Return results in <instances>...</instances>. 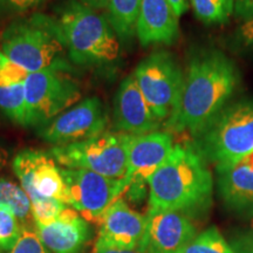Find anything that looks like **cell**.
I'll list each match as a JSON object with an SVG mask.
<instances>
[{"label": "cell", "instance_id": "obj_1", "mask_svg": "<svg viewBox=\"0 0 253 253\" xmlns=\"http://www.w3.org/2000/svg\"><path fill=\"white\" fill-rule=\"evenodd\" d=\"M236 63L218 49H203L189 61L181 97L166 126L175 132L201 134L226 107L240 84Z\"/></svg>", "mask_w": 253, "mask_h": 253}, {"label": "cell", "instance_id": "obj_2", "mask_svg": "<svg viewBox=\"0 0 253 253\" xmlns=\"http://www.w3.org/2000/svg\"><path fill=\"white\" fill-rule=\"evenodd\" d=\"M149 210L183 214L204 212L212 199L213 179L195 147L175 145L167 161L148 179Z\"/></svg>", "mask_w": 253, "mask_h": 253}, {"label": "cell", "instance_id": "obj_3", "mask_svg": "<svg viewBox=\"0 0 253 253\" xmlns=\"http://www.w3.org/2000/svg\"><path fill=\"white\" fill-rule=\"evenodd\" d=\"M0 50L30 73L73 71L59 20L47 14L34 13L12 21L2 33Z\"/></svg>", "mask_w": 253, "mask_h": 253}, {"label": "cell", "instance_id": "obj_4", "mask_svg": "<svg viewBox=\"0 0 253 253\" xmlns=\"http://www.w3.org/2000/svg\"><path fill=\"white\" fill-rule=\"evenodd\" d=\"M56 12L72 65L110 68L119 61L121 46L108 18L79 0H66Z\"/></svg>", "mask_w": 253, "mask_h": 253}, {"label": "cell", "instance_id": "obj_5", "mask_svg": "<svg viewBox=\"0 0 253 253\" xmlns=\"http://www.w3.org/2000/svg\"><path fill=\"white\" fill-rule=\"evenodd\" d=\"M195 149L204 160L227 169L253 153V101L226 106L216 119L196 136Z\"/></svg>", "mask_w": 253, "mask_h": 253}, {"label": "cell", "instance_id": "obj_6", "mask_svg": "<svg viewBox=\"0 0 253 253\" xmlns=\"http://www.w3.org/2000/svg\"><path fill=\"white\" fill-rule=\"evenodd\" d=\"M131 135L109 132L75 143L56 145L50 155L66 169H84L110 178H123L128 168V149Z\"/></svg>", "mask_w": 253, "mask_h": 253}, {"label": "cell", "instance_id": "obj_7", "mask_svg": "<svg viewBox=\"0 0 253 253\" xmlns=\"http://www.w3.org/2000/svg\"><path fill=\"white\" fill-rule=\"evenodd\" d=\"M134 78L151 112L161 122L168 120L181 97L184 74L175 56L156 50L138 63Z\"/></svg>", "mask_w": 253, "mask_h": 253}, {"label": "cell", "instance_id": "obj_8", "mask_svg": "<svg viewBox=\"0 0 253 253\" xmlns=\"http://www.w3.org/2000/svg\"><path fill=\"white\" fill-rule=\"evenodd\" d=\"M27 126H42L71 108L81 97V88L69 72L46 69L28 75Z\"/></svg>", "mask_w": 253, "mask_h": 253}, {"label": "cell", "instance_id": "obj_9", "mask_svg": "<svg viewBox=\"0 0 253 253\" xmlns=\"http://www.w3.org/2000/svg\"><path fill=\"white\" fill-rule=\"evenodd\" d=\"M61 172L67 186L69 207L87 221L97 224L107 209L131 184L128 177L110 178L89 170L61 168Z\"/></svg>", "mask_w": 253, "mask_h": 253}, {"label": "cell", "instance_id": "obj_10", "mask_svg": "<svg viewBox=\"0 0 253 253\" xmlns=\"http://www.w3.org/2000/svg\"><path fill=\"white\" fill-rule=\"evenodd\" d=\"M12 168L32 205L46 199H56L69 207L67 186L61 168L56 166V161L50 153L25 149L15 155Z\"/></svg>", "mask_w": 253, "mask_h": 253}, {"label": "cell", "instance_id": "obj_11", "mask_svg": "<svg viewBox=\"0 0 253 253\" xmlns=\"http://www.w3.org/2000/svg\"><path fill=\"white\" fill-rule=\"evenodd\" d=\"M107 126L108 115L103 102L100 97L90 96L40 126L39 135L43 141L56 147L86 141L103 134Z\"/></svg>", "mask_w": 253, "mask_h": 253}, {"label": "cell", "instance_id": "obj_12", "mask_svg": "<svg viewBox=\"0 0 253 253\" xmlns=\"http://www.w3.org/2000/svg\"><path fill=\"white\" fill-rule=\"evenodd\" d=\"M147 230L138 250L145 253H177L196 237V227L185 214L149 210Z\"/></svg>", "mask_w": 253, "mask_h": 253}, {"label": "cell", "instance_id": "obj_13", "mask_svg": "<svg viewBox=\"0 0 253 253\" xmlns=\"http://www.w3.org/2000/svg\"><path fill=\"white\" fill-rule=\"evenodd\" d=\"M113 120L116 131L132 136L149 134L160 128L161 121L151 112L132 74L120 84L114 100Z\"/></svg>", "mask_w": 253, "mask_h": 253}, {"label": "cell", "instance_id": "obj_14", "mask_svg": "<svg viewBox=\"0 0 253 253\" xmlns=\"http://www.w3.org/2000/svg\"><path fill=\"white\" fill-rule=\"evenodd\" d=\"M172 136L167 131H154L132 136L129 142L126 175L130 185H144L153 173L172 153Z\"/></svg>", "mask_w": 253, "mask_h": 253}, {"label": "cell", "instance_id": "obj_15", "mask_svg": "<svg viewBox=\"0 0 253 253\" xmlns=\"http://www.w3.org/2000/svg\"><path fill=\"white\" fill-rule=\"evenodd\" d=\"M147 223V217L136 212L119 198L101 217L97 240L113 248L138 249L145 235Z\"/></svg>", "mask_w": 253, "mask_h": 253}, {"label": "cell", "instance_id": "obj_16", "mask_svg": "<svg viewBox=\"0 0 253 253\" xmlns=\"http://www.w3.org/2000/svg\"><path fill=\"white\" fill-rule=\"evenodd\" d=\"M37 232L52 253H84L93 237L89 221L71 207L52 223L37 226Z\"/></svg>", "mask_w": 253, "mask_h": 253}, {"label": "cell", "instance_id": "obj_17", "mask_svg": "<svg viewBox=\"0 0 253 253\" xmlns=\"http://www.w3.org/2000/svg\"><path fill=\"white\" fill-rule=\"evenodd\" d=\"M136 34L144 47L172 45L178 39V17L169 0H141Z\"/></svg>", "mask_w": 253, "mask_h": 253}, {"label": "cell", "instance_id": "obj_18", "mask_svg": "<svg viewBox=\"0 0 253 253\" xmlns=\"http://www.w3.org/2000/svg\"><path fill=\"white\" fill-rule=\"evenodd\" d=\"M31 73L0 50V109L12 122L27 126L25 84Z\"/></svg>", "mask_w": 253, "mask_h": 253}, {"label": "cell", "instance_id": "obj_19", "mask_svg": "<svg viewBox=\"0 0 253 253\" xmlns=\"http://www.w3.org/2000/svg\"><path fill=\"white\" fill-rule=\"evenodd\" d=\"M218 190L227 208L244 217L253 216V169L245 162L217 170Z\"/></svg>", "mask_w": 253, "mask_h": 253}, {"label": "cell", "instance_id": "obj_20", "mask_svg": "<svg viewBox=\"0 0 253 253\" xmlns=\"http://www.w3.org/2000/svg\"><path fill=\"white\" fill-rule=\"evenodd\" d=\"M141 0H110L108 21L119 39L129 41L135 37Z\"/></svg>", "mask_w": 253, "mask_h": 253}, {"label": "cell", "instance_id": "obj_21", "mask_svg": "<svg viewBox=\"0 0 253 253\" xmlns=\"http://www.w3.org/2000/svg\"><path fill=\"white\" fill-rule=\"evenodd\" d=\"M0 205L11 209L23 229L34 227L31 199L21 185L7 178H0Z\"/></svg>", "mask_w": 253, "mask_h": 253}, {"label": "cell", "instance_id": "obj_22", "mask_svg": "<svg viewBox=\"0 0 253 253\" xmlns=\"http://www.w3.org/2000/svg\"><path fill=\"white\" fill-rule=\"evenodd\" d=\"M196 18L207 25L229 23L235 0H190Z\"/></svg>", "mask_w": 253, "mask_h": 253}, {"label": "cell", "instance_id": "obj_23", "mask_svg": "<svg viewBox=\"0 0 253 253\" xmlns=\"http://www.w3.org/2000/svg\"><path fill=\"white\" fill-rule=\"evenodd\" d=\"M177 253H236L217 227L203 231Z\"/></svg>", "mask_w": 253, "mask_h": 253}, {"label": "cell", "instance_id": "obj_24", "mask_svg": "<svg viewBox=\"0 0 253 253\" xmlns=\"http://www.w3.org/2000/svg\"><path fill=\"white\" fill-rule=\"evenodd\" d=\"M18 218L11 209L0 205V251H11L21 236Z\"/></svg>", "mask_w": 253, "mask_h": 253}, {"label": "cell", "instance_id": "obj_25", "mask_svg": "<svg viewBox=\"0 0 253 253\" xmlns=\"http://www.w3.org/2000/svg\"><path fill=\"white\" fill-rule=\"evenodd\" d=\"M8 253H52L41 242L37 227H25L14 248Z\"/></svg>", "mask_w": 253, "mask_h": 253}, {"label": "cell", "instance_id": "obj_26", "mask_svg": "<svg viewBox=\"0 0 253 253\" xmlns=\"http://www.w3.org/2000/svg\"><path fill=\"white\" fill-rule=\"evenodd\" d=\"M235 42L242 49L253 54V19L244 21L237 28Z\"/></svg>", "mask_w": 253, "mask_h": 253}, {"label": "cell", "instance_id": "obj_27", "mask_svg": "<svg viewBox=\"0 0 253 253\" xmlns=\"http://www.w3.org/2000/svg\"><path fill=\"white\" fill-rule=\"evenodd\" d=\"M46 0H5L6 9L12 13H24L42 5Z\"/></svg>", "mask_w": 253, "mask_h": 253}, {"label": "cell", "instance_id": "obj_28", "mask_svg": "<svg viewBox=\"0 0 253 253\" xmlns=\"http://www.w3.org/2000/svg\"><path fill=\"white\" fill-rule=\"evenodd\" d=\"M233 13L243 20L253 19V0H235Z\"/></svg>", "mask_w": 253, "mask_h": 253}, {"label": "cell", "instance_id": "obj_29", "mask_svg": "<svg viewBox=\"0 0 253 253\" xmlns=\"http://www.w3.org/2000/svg\"><path fill=\"white\" fill-rule=\"evenodd\" d=\"M93 253H145L141 250L135 249V250H126V249H118V248H113V246L106 245L103 243L96 240V244L94 246Z\"/></svg>", "mask_w": 253, "mask_h": 253}, {"label": "cell", "instance_id": "obj_30", "mask_svg": "<svg viewBox=\"0 0 253 253\" xmlns=\"http://www.w3.org/2000/svg\"><path fill=\"white\" fill-rule=\"evenodd\" d=\"M239 248L242 253H253V227L245 235L242 243H239Z\"/></svg>", "mask_w": 253, "mask_h": 253}, {"label": "cell", "instance_id": "obj_31", "mask_svg": "<svg viewBox=\"0 0 253 253\" xmlns=\"http://www.w3.org/2000/svg\"><path fill=\"white\" fill-rule=\"evenodd\" d=\"M79 1L84 6H87V7L94 9V11H97V9H103L108 7L110 0H79Z\"/></svg>", "mask_w": 253, "mask_h": 253}, {"label": "cell", "instance_id": "obj_32", "mask_svg": "<svg viewBox=\"0 0 253 253\" xmlns=\"http://www.w3.org/2000/svg\"><path fill=\"white\" fill-rule=\"evenodd\" d=\"M170 5L172 6L173 11L177 17H181L182 14H184L189 8V4H188V0H169Z\"/></svg>", "mask_w": 253, "mask_h": 253}, {"label": "cell", "instance_id": "obj_33", "mask_svg": "<svg viewBox=\"0 0 253 253\" xmlns=\"http://www.w3.org/2000/svg\"><path fill=\"white\" fill-rule=\"evenodd\" d=\"M8 161V151L0 145V171L6 167Z\"/></svg>", "mask_w": 253, "mask_h": 253}, {"label": "cell", "instance_id": "obj_34", "mask_svg": "<svg viewBox=\"0 0 253 253\" xmlns=\"http://www.w3.org/2000/svg\"><path fill=\"white\" fill-rule=\"evenodd\" d=\"M6 11V5H5V0H0V17H1V14L4 13Z\"/></svg>", "mask_w": 253, "mask_h": 253}, {"label": "cell", "instance_id": "obj_35", "mask_svg": "<svg viewBox=\"0 0 253 253\" xmlns=\"http://www.w3.org/2000/svg\"><path fill=\"white\" fill-rule=\"evenodd\" d=\"M0 253H2V251H0Z\"/></svg>", "mask_w": 253, "mask_h": 253}]
</instances>
